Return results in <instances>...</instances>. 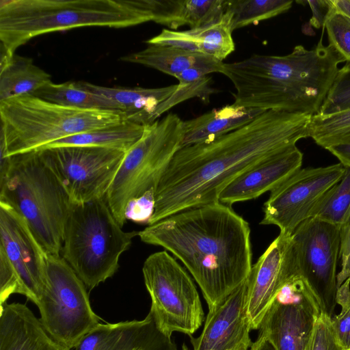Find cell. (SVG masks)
I'll list each match as a JSON object with an SVG mask.
<instances>
[{
	"label": "cell",
	"mask_w": 350,
	"mask_h": 350,
	"mask_svg": "<svg viewBox=\"0 0 350 350\" xmlns=\"http://www.w3.org/2000/svg\"><path fill=\"white\" fill-rule=\"evenodd\" d=\"M312 117L302 113L265 111L211 142L181 147L157 186L148 225L219 201L222 190L240 174L309 137Z\"/></svg>",
	"instance_id": "6da1fadb"
},
{
	"label": "cell",
	"mask_w": 350,
	"mask_h": 350,
	"mask_svg": "<svg viewBox=\"0 0 350 350\" xmlns=\"http://www.w3.org/2000/svg\"><path fill=\"white\" fill-rule=\"evenodd\" d=\"M138 236L183 262L208 310L242 284L252 267L249 224L219 201L178 212L148 225Z\"/></svg>",
	"instance_id": "7a4b0ae2"
},
{
	"label": "cell",
	"mask_w": 350,
	"mask_h": 350,
	"mask_svg": "<svg viewBox=\"0 0 350 350\" xmlns=\"http://www.w3.org/2000/svg\"><path fill=\"white\" fill-rule=\"evenodd\" d=\"M343 62L332 45L323 44L321 37L310 49L299 44L284 55L253 54L224 63L221 73L234 87L237 105L314 116Z\"/></svg>",
	"instance_id": "3957f363"
},
{
	"label": "cell",
	"mask_w": 350,
	"mask_h": 350,
	"mask_svg": "<svg viewBox=\"0 0 350 350\" xmlns=\"http://www.w3.org/2000/svg\"><path fill=\"white\" fill-rule=\"evenodd\" d=\"M152 21L146 0H1V51L40 35L84 27L124 28Z\"/></svg>",
	"instance_id": "277c9868"
},
{
	"label": "cell",
	"mask_w": 350,
	"mask_h": 350,
	"mask_svg": "<svg viewBox=\"0 0 350 350\" xmlns=\"http://www.w3.org/2000/svg\"><path fill=\"white\" fill-rule=\"evenodd\" d=\"M0 202L23 217L47 254L61 255L70 202L38 150L11 156Z\"/></svg>",
	"instance_id": "5b68a950"
},
{
	"label": "cell",
	"mask_w": 350,
	"mask_h": 350,
	"mask_svg": "<svg viewBox=\"0 0 350 350\" xmlns=\"http://www.w3.org/2000/svg\"><path fill=\"white\" fill-rule=\"evenodd\" d=\"M0 142L9 157L126 120L121 111L73 108L32 94L0 101Z\"/></svg>",
	"instance_id": "8992f818"
},
{
	"label": "cell",
	"mask_w": 350,
	"mask_h": 350,
	"mask_svg": "<svg viewBox=\"0 0 350 350\" xmlns=\"http://www.w3.org/2000/svg\"><path fill=\"white\" fill-rule=\"evenodd\" d=\"M122 228L105 198L70 203L61 256L90 290L115 274L120 256L138 236Z\"/></svg>",
	"instance_id": "52a82bcc"
},
{
	"label": "cell",
	"mask_w": 350,
	"mask_h": 350,
	"mask_svg": "<svg viewBox=\"0 0 350 350\" xmlns=\"http://www.w3.org/2000/svg\"><path fill=\"white\" fill-rule=\"evenodd\" d=\"M184 120L168 113L146 126L142 137L124 155L105 196L122 227L131 202L154 192L176 152L181 148Z\"/></svg>",
	"instance_id": "ba28073f"
},
{
	"label": "cell",
	"mask_w": 350,
	"mask_h": 350,
	"mask_svg": "<svg viewBox=\"0 0 350 350\" xmlns=\"http://www.w3.org/2000/svg\"><path fill=\"white\" fill-rule=\"evenodd\" d=\"M142 273L151 299L149 313L158 329L191 336L202 325L204 314L198 291L187 272L167 251L150 254Z\"/></svg>",
	"instance_id": "9c48e42d"
},
{
	"label": "cell",
	"mask_w": 350,
	"mask_h": 350,
	"mask_svg": "<svg viewBox=\"0 0 350 350\" xmlns=\"http://www.w3.org/2000/svg\"><path fill=\"white\" fill-rule=\"evenodd\" d=\"M86 288L61 255L48 254L46 286L37 306L40 320L53 338L71 349L100 321Z\"/></svg>",
	"instance_id": "30bf717a"
},
{
	"label": "cell",
	"mask_w": 350,
	"mask_h": 350,
	"mask_svg": "<svg viewBox=\"0 0 350 350\" xmlns=\"http://www.w3.org/2000/svg\"><path fill=\"white\" fill-rule=\"evenodd\" d=\"M47 256L23 217L0 202V306L16 293L38 306L46 286Z\"/></svg>",
	"instance_id": "8fae6325"
},
{
	"label": "cell",
	"mask_w": 350,
	"mask_h": 350,
	"mask_svg": "<svg viewBox=\"0 0 350 350\" xmlns=\"http://www.w3.org/2000/svg\"><path fill=\"white\" fill-rule=\"evenodd\" d=\"M340 228L317 217H310L296 228L287 242V251L297 273L313 294L321 312L330 317L336 305Z\"/></svg>",
	"instance_id": "7c38bea8"
},
{
	"label": "cell",
	"mask_w": 350,
	"mask_h": 350,
	"mask_svg": "<svg viewBox=\"0 0 350 350\" xmlns=\"http://www.w3.org/2000/svg\"><path fill=\"white\" fill-rule=\"evenodd\" d=\"M67 193L71 204L105 198L125 152L90 146L38 150Z\"/></svg>",
	"instance_id": "4fadbf2b"
},
{
	"label": "cell",
	"mask_w": 350,
	"mask_h": 350,
	"mask_svg": "<svg viewBox=\"0 0 350 350\" xmlns=\"http://www.w3.org/2000/svg\"><path fill=\"white\" fill-rule=\"evenodd\" d=\"M345 171L340 163L301 168L270 193L260 224L277 226L280 234L291 236L300 224L312 217L315 207Z\"/></svg>",
	"instance_id": "5bb4252c"
},
{
	"label": "cell",
	"mask_w": 350,
	"mask_h": 350,
	"mask_svg": "<svg viewBox=\"0 0 350 350\" xmlns=\"http://www.w3.org/2000/svg\"><path fill=\"white\" fill-rule=\"evenodd\" d=\"M247 278L232 293L208 310L203 329L190 337L192 350H248L253 342L247 314Z\"/></svg>",
	"instance_id": "9a60e30c"
},
{
	"label": "cell",
	"mask_w": 350,
	"mask_h": 350,
	"mask_svg": "<svg viewBox=\"0 0 350 350\" xmlns=\"http://www.w3.org/2000/svg\"><path fill=\"white\" fill-rule=\"evenodd\" d=\"M302 161L303 153L296 145L273 154L232 180L220 193L219 201L231 206L271 192L301 168Z\"/></svg>",
	"instance_id": "2e32d148"
},
{
	"label": "cell",
	"mask_w": 350,
	"mask_h": 350,
	"mask_svg": "<svg viewBox=\"0 0 350 350\" xmlns=\"http://www.w3.org/2000/svg\"><path fill=\"white\" fill-rule=\"evenodd\" d=\"M72 350H178L148 312L142 320L100 323Z\"/></svg>",
	"instance_id": "e0dca14e"
},
{
	"label": "cell",
	"mask_w": 350,
	"mask_h": 350,
	"mask_svg": "<svg viewBox=\"0 0 350 350\" xmlns=\"http://www.w3.org/2000/svg\"><path fill=\"white\" fill-rule=\"evenodd\" d=\"M321 312L318 304L274 299L258 329L276 350H307L316 317Z\"/></svg>",
	"instance_id": "ac0fdd59"
},
{
	"label": "cell",
	"mask_w": 350,
	"mask_h": 350,
	"mask_svg": "<svg viewBox=\"0 0 350 350\" xmlns=\"http://www.w3.org/2000/svg\"><path fill=\"white\" fill-rule=\"evenodd\" d=\"M288 237L279 234L252 265L247 277V314L252 329H258L286 282L284 254Z\"/></svg>",
	"instance_id": "d6986e66"
},
{
	"label": "cell",
	"mask_w": 350,
	"mask_h": 350,
	"mask_svg": "<svg viewBox=\"0 0 350 350\" xmlns=\"http://www.w3.org/2000/svg\"><path fill=\"white\" fill-rule=\"evenodd\" d=\"M0 306V350H72L53 338L26 305Z\"/></svg>",
	"instance_id": "ffe728a7"
},
{
	"label": "cell",
	"mask_w": 350,
	"mask_h": 350,
	"mask_svg": "<svg viewBox=\"0 0 350 350\" xmlns=\"http://www.w3.org/2000/svg\"><path fill=\"white\" fill-rule=\"evenodd\" d=\"M232 14L226 10L222 17L208 25L175 31L163 29L160 33L146 41L148 44L171 46L211 56L223 62L234 51Z\"/></svg>",
	"instance_id": "44dd1931"
},
{
	"label": "cell",
	"mask_w": 350,
	"mask_h": 350,
	"mask_svg": "<svg viewBox=\"0 0 350 350\" xmlns=\"http://www.w3.org/2000/svg\"><path fill=\"white\" fill-rule=\"evenodd\" d=\"M152 21L171 30L183 25L202 27L218 21L227 10V0H146Z\"/></svg>",
	"instance_id": "7402d4cb"
},
{
	"label": "cell",
	"mask_w": 350,
	"mask_h": 350,
	"mask_svg": "<svg viewBox=\"0 0 350 350\" xmlns=\"http://www.w3.org/2000/svg\"><path fill=\"white\" fill-rule=\"evenodd\" d=\"M83 88L104 96L113 101L126 116V119L143 125L155 120L154 112L158 106L176 90L177 84L154 88H110L79 81Z\"/></svg>",
	"instance_id": "603a6c76"
},
{
	"label": "cell",
	"mask_w": 350,
	"mask_h": 350,
	"mask_svg": "<svg viewBox=\"0 0 350 350\" xmlns=\"http://www.w3.org/2000/svg\"><path fill=\"white\" fill-rule=\"evenodd\" d=\"M120 60L150 67L174 77L191 68H200L208 74L221 73L224 64L207 55L157 44H148L144 49L124 55Z\"/></svg>",
	"instance_id": "cb8c5ba5"
},
{
	"label": "cell",
	"mask_w": 350,
	"mask_h": 350,
	"mask_svg": "<svg viewBox=\"0 0 350 350\" xmlns=\"http://www.w3.org/2000/svg\"><path fill=\"white\" fill-rule=\"evenodd\" d=\"M263 111L232 103L185 120L181 147L211 142L246 124Z\"/></svg>",
	"instance_id": "d4e9b609"
},
{
	"label": "cell",
	"mask_w": 350,
	"mask_h": 350,
	"mask_svg": "<svg viewBox=\"0 0 350 350\" xmlns=\"http://www.w3.org/2000/svg\"><path fill=\"white\" fill-rule=\"evenodd\" d=\"M51 82V75L36 66L31 58L1 51L0 101L33 94Z\"/></svg>",
	"instance_id": "484cf974"
},
{
	"label": "cell",
	"mask_w": 350,
	"mask_h": 350,
	"mask_svg": "<svg viewBox=\"0 0 350 350\" xmlns=\"http://www.w3.org/2000/svg\"><path fill=\"white\" fill-rule=\"evenodd\" d=\"M146 126L124 120L113 125L57 140L43 148L90 146L126 152L142 137Z\"/></svg>",
	"instance_id": "4316f807"
},
{
	"label": "cell",
	"mask_w": 350,
	"mask_h": 350,
	"mask_svg": "<svg viewBox=\"0 0 350 350\" xmlns=\"http://www.w3.org/2000/svg\"><path fill=\"white\" fill-rule=\"evenodd\" d=\"M32 95L61 105L81 109L120 111L111 99L83 88L78 82H51Z\"/></svg>",
	"instance_id": "83f0119b"
},
{
	"label": "cell",
	"mask_w": 350,
	"mask_h": 350,
	"mask_svg": "<svg viewBox=\"0 0 350 350\" xmlns=\"http://www.w3.org/2000/svg\"><path fill=\"white\" fill-rule=\"evenodd\" d=\"M208 75L202 69L191 68L176 75L175 78L178 81L177 88L158 106L154 115V120L171 108L191 98H198L208 104L211 96L215 92V90L211 88V77Z\"/></svg>",
	"instance_id": "f1b7e54d"
},
{
	"label": "cell",
	"mask_w": 350,
	"mask_h": 350,
	"mask_svg": "<svg viewBox=\"0 0 350 350\" xmlns=\"http://www.w3.org/2000/svg\"><path fill=\"white\" fill-rule=\"evenodd\" d=\"M291 0H230L227 10L232 14V31L275 17L288 11Z\"/></svg>",
	"instance_id": "f546056e"
},
{
	"label": "cell",
	"mask_w": 350,
	"mask_h": 350,
	"mask_svg": "<svg viewBox=\"0 0 350 350\" xmlns=\"http://www.w3.org/2000/svg\"><path fill=\"white\" fill-rule=\"evenodd\" d=\"M341 227L350 219V167L315 207L311 217Z\"/></svg>",
	"instance_id": "4dcf8cb0"
},
{
	"label": "cell",
	"mask_w": 350,
	"mask_h": 350,
	"mask_svg": "<svg viewBox=\"0 0 350 350\" xmlns=\"http://www.w3.org/2000/svg\"><path fill=\"white\" fill-rule=\"evenodd\" d=\"M309 137L325 149L350 143V109L330 115L312 116Z\"/></svg>",
	"instance_id": "1f68e13d"
},
{
	"label": "cell",
	"mask_w": 350,
	"mask_h": 350,
	"mask_svg": "<svg viewBox=\"0 0 350 350\" xmlns=\"http://www.w3.org/2000/svg\"><path fill=\"white\" fill-rule=\"evenodd\" d=\"M350 109V62L339 68L318 114L330 115Z\"/></svg>",
	"instance_id": "d6a6232c"
},
{
	"label": "cell",
	"mask_w": 350,
	"mask_h": 350,
	"mask_svg": "<svg viewBox=\"0 0 350 350\" xmlns=\"http://www.w3.org/2000/svg\"><path fill=\"white\" fill-rule=\"evenodd\" d=\"M324 27L329 44L345 62H350V17L335 9L327 18Z\"/></svg>",
	"instance_id": "836d02e7"
},
{
	"label": "cell",
	"mask_w": 350,
	"mask_h": 350,
	"mask_svg": "<svg viewBox=\"0 0 350 350\" xmlns=\"http://www.w3.org/2000/svg\"><path fill=\"white\" fill-rule=\"evenodd\" d=\"M336 300L341 310L332 317V325L338 340L347 350L350 349V283L348 280L337 287Z\"/></svg>",
	"instance_id": "e575fe53"
},
{
	"label": "cell",
	"mask_w": 350,
	"mask_h": 350,
	"mask_svg": "<svg viewBox=\"0 0 350 350\" xmlns=\"http://www.w3.org/2000/svg\"><path fill=\"white\" fill-rule=\"evenodd\" d=\"M307 350H345L332 325V317L321 312L315 319Z\"/></svg>",
	"instance_id": "d590c367"
},
{
	"label": "cell",
	"mask_w": 350,
	"mask_h": 350,
	"mask_svg": "<svg viewBox=\"0 0 350 350\" xmlns=\"http://www.w3.org/2000/svg\"><path fill=\"white\" fill-rule=\"evenodd\" d=\"M341 269L337 274V287L345 281L350 283V219L340 228Z\"/></svg>",
	"instance_id": "8d00e7d4"
},
{
	"label": "cell",
	"mask_w": 350,
	"mask_h": 350,
	"mask_svg": "<svg viewBox=\"0 0 350 350\" xmlns=\"http://www.w3.org/2000/svg\"><path fill=\"white\" fill-rule=\"evenodd\" d=\"M312 12L310 24L314 28L324 27L325 23L335 10L334 0L307 1Z\"/></svg>",
	"instance_id": "74e56055"
},
{
	"label": "cell",
	"mask_w": 350,
	"mask_h": 350,
	"mask_svg": "<svg viewBox=\"0 0 350 350\" xmlns=\"http://www.w3.org/2000/svg\"><path fill=\"white\" fill-rule=\"evenodd\" d=\"M345 167H350V143L334 145L326 148Z\"/></svg>",
	"instance_id": "f35d334b"
},
{
	"label": "cell",
	"mask_w": 350,
	"mask_h": 350,
	"mask_svg": "<svg viewBox=\"0 0 350 350\" xmlns=\"http://www.w3.org/2000/svg\"><path fill=\"white\" fill-rule=\"evenodd\" d=\"M335 9L350 17V0H334Z\"/></svg>",
	"instance_id": "ab89813d"
},
{
	"label": "cell",
	"mask_w": 350,
	"mask_h": 350,
	"mask_svg": "<svg viewBox=\"0 0 350 350\" xmlns=\"http://www.w3.org/2000/svg\"><path fill=\"white\" fill-rule=\"evenodd\" d=\"M347 350H350V349H347Z\"/></svg>",
	"instance_id": "60d3db41"
},
{
	"label": "cell",
	"mask_w": 350,
	"mask_h": 350,
	"mask_svg": "<svg viewBox=\"0 0 350 350\" xmlns=\"http://www.w3.org/2000/svg\"></svg>",
	"instance_id": "b9f144b4"
}]
</instances>
